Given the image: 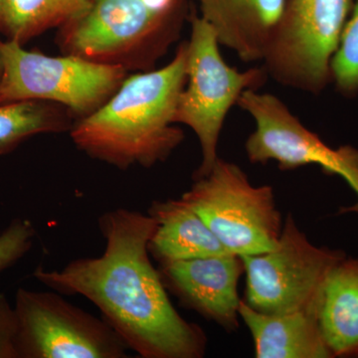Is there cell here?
Listing matches in <instances>:
<instances>
[{"mask_svg":"<svg viewBox=\"0 0 358 358\" xmlns=\"http://www.w3.org/2000/svg\"><path fill=\"white\" fill-rule=\"evenodd\" d=\"M353 0H287L264 68L277 83L319 94L331 81V61Z\"/></svg>","mask_w":358,"mask_h":358,"instance_id":"ba28073f","label":"cell"},{"mask_svg":"<svg viewBox=\"0 0 358 358\" xmlns=\"http://www.w3.org/2000/svg\"><path fill=\"white\" fill-rule=\"evenodd\" d=\"M322 338L333 357H358V259L329 273L317 305Z\"/></svg>","mask_w":358,"mask_h":358,"instance_id":"9a60e30c","label":"cell"},{"mask_svg":"<svg viewBox=\"0 0 358 358\" xmlns=\"http://www.w3.org/2000/svg\"><path fill=\"white\" fill-rule=\"evenodd\" d=\"M91 0H1L0 31L24 44L57 26L81 17Z\"/></svg>","mask_w":358,"mask_h":358,"instance_id":"2e32d148","label":"cell"},{"mask_svg":"<svg viewBox=\"0 0 358 358\" xmlns=\"http://www.w3.org/2000/svg\"><path fill=\"white\" fill-rule=\"evenodd\" d=\"M181 0H91L77 20L62 26L65 54L95 62L150 70L179 38Z\"/></svg>","mask_w":358,"mask_h":358,"instance_id":"3957f363","label":"cell"},{"mask_svg":"<svg viewBox=\"0 0 358 358\" xmlns=\"http://www.w3.org/2000/svg\"><path fill=\"white\" fill-rule=\"evenodd\" d=\"M17 317L14 306L0 294V358H18Z\"/></svg>","mask_w":358,"mask_h":358,"instance_id":"ffe728a7","label":"cell"},{"mask_svg":"<svg viewBox=\"0 0 358 358\" xmlns=\"http://www.w3.org/2000/svg\"><path fill=\"white\" fill-rule=\"evenodd\" d=\"M18 358H126L128 346L103 317L53 291L18 289Z\"/></svg>","mask_w":358,"mask_h":358,"instance_id":"9c48e42d","label":"cell"},{"mask_svg":"<svg viewBox=\"0 0 358 358\" xmlns=\"http://www.w3.org/2000/svg\"><path fill=\"white\" fill-rule=\"evenodd\" d=\"M240 319L248 327L258 358H331L315 310L268 315L241 300Z\"/></svg>","mask_w":358,"mask_h":358,"instance_id":"5bb4252c","label":"cell"},{"mask_svg":"<svg viewBox=\"0 0 358 358\" xmlns=\"http://www.w3.org/2000/svg\"><path fill=\"white\" fill-rule=\"evenodd\" d=\"M240 257L246 274L245 303L268 315L317 313L329 273L345 258L343 252L310 243L292 214L282 224L275 248Z\"/></svg>","mask_w":358,"mask_h":358,"instance_id":"52a82bcc","label":"cell"},{"mask_svg":"<svg viewBox=\"0 0 358 358\" xmlns=\"http://www.w3.org/2000/svg\"><path fill=\"white\" fill-rule=\"evenodd\" d=\"M213 28L201 16L192 17L187 41L186 84L176 107V124H185L196 134L201 164L193 179L207 176L218 159L219 136L233 106L247 90H258L267 81L265 68L238 71L224 61Z\"/></svg>","mask_w":358,"mask_h":358,"instance_id":"5b68a950","label":"cell"},{"mask_svg":"<svg viewBox=\"0 0 358 358\" xmlns=\"http://www.w3.org/2000/svg\"><path fill=\"white\" fill-rule=\"evenodd\" d=\"M1 1V0H0ZM2 74V65H1V60H0V77H1Z\"/></svg>","mask_w":358,"mask_h":358,"instance_id":"44dd1931","label":"cell"},{"mask_svg":"<svg viewBox=\"0 0 358 358\" xmlns=\"http://www.w3.org/2000/svg\"><path fill=\"white\" fill-rule=\"evenodd\" d=\"M201 17L219 44L244 62L264 60L281 23L287 0H199Z\"/></svg>","mask_w":358,"mask_h":358,"instance_id":"7c38bea8","label":"cell"},{"mask_svg":"<svg viewBox=\"0 0 358 358\" xmlns=\"http://www.w3.org/2000/svg\"><path fill=\"white\" fill-rule=\"evenodd\" d=\"M64 110L61 106L43 101L0 103V157L10 154L37 134L70 131L72 124Z\"/></svg>","mask_w":358,"mask_h":358,"instance_id":"e0dca14e","label":"cell"},{"mask_svg":"<svg viewBox=\"0 0 358 358\" xmlns=\"http://www.w3.org/2000/svg\"><path fill=\"white\" fill-rule=\"evenodd\" d=\"M186 65L187 42L164 67L127 76L99 109L72 124L78 150L122 171L166 162L185 140L173 124Z\"/></svg>","mask_w":358,"mask_h":358,"instance_id":"7a4b0ae2","label":"cell"},{"mask_svg":"<svg viewBox=\"0 0 358 358\" xmlns=\"http://www.w3.org/2000/svg\"><path fill=\"white\" fill-rule=\"evenodd\" d=\"M331 80L345 96L358 92V0L352 7V17L346 21L338 49L331 61Z\"/></svg>","mask_w":358,"mask_h":358,"instance_id":"ac0fdd59","label":"cell"},{"mask_svg":"<svg viewBox=\"0 0 358 358\" xmlns=\"http://www.w3.org/2000/svg\"><path fill=\"white\" fill-rule=\"evenodd\" d=\"M155 226L148 213L124 207L105 212L99 218L106 241L102 255L75 259L60 270L38 267L33 277L57 293L93 303L141 357H203L206 334L179 315L150 261Z\"/></svg>","mask_w":358,"mask_h":358,"instance_id":"6da1fadb","label":"cell"},{"mask_svg":"<svg viewBox=\"0 0 358 358\" xmlns=\"http://www.w3.org/2000/svg\"><path fill=\"white\" fill-rule=\"evenodd\" d=\"M148 213L157 223L148 252L159 266L230 253L201 216L180 199L154 201Z\"/></svg>","mask_w":358,"mask_h":358,"instance_id":"4fadbf2b","label":"cell"},{"mask_svg":"<svg viewBox=\"0 0 358 358\" xmlns=\"http://www.w3.org/2000/svg\"><path fill=\"white\" fill-rule=\"evenodd\" d=\"M167 292L185 308L216 322L228 331L239 327L238 282L245 274L236 254L203 257L159 265Z\"/></svg>","mask_w":358,"mask_h":358,"instance_id":"8fae6325","label":"cell"},{"mask_svg":"<svg viewBox=\"0 0 358 358\" xmlns=\"http://www.w3.org/2000/svg\"><path fill=\"white\" fill-rule=\"evenodd\" d=\"M237 105L248 113L256 129L247 138V157L252 164L275 162L282 171L317 164L324 173L338 174L357 193L358 199V150L345 145L334 150L306 128L289 108L272 94L247 90ZM343 212L358 213V200Z\"/></svg>","mask_w":358,"mask_h":358,"instance_id":"30bf717a","label":"cell"},{"mask_svg":"<svg viewBox=\"0 0 358 358\" xmlns=\"http://www.w3.org/2000/svg\"><path fill=\"white\" fill-rule=\"evenodd\" d=\"M36 230L28 219H13L0 231V274L31 251Z\"/></svg>","mask_w":358,"mask_h":358,"instance_id":"d6986e66","label":"cell"},{"mask_svg":"<svg viewBox=\"0 0 358 358\" xmlns=\"http://www.w3.org/2000/svg\"><path fill=\"white\" fill-rule=\"evenodd\" d=\"M0 103L43 101L77 117L101 107L126 79L122 66L105 64L65 54L49 56L28 51L14 40L0 41Z\"/></svg>","mask_w":358,"mask_h":358,"instance_id":"277c9868","label":"cell"},{"mask_svg":"<svg viewBox=\"0 0 358 358\" xmlns=\"http://www.w3.org/2000/svg\"><path fill=\"white\" fill-rule=\"evenodd\" d=\"M181 200L201 216L230 253L254 255L275 248L282 230L272 186H255L241 167L219 159L194 179Z\"/></svg>","mask_w":358,"mask_h":358,"instance_id":"8992f818","label":"cell"}]
</instances>
